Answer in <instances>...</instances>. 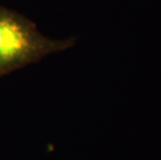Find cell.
Listing matches in <instances>:
<instances>
[{
	"instance_id": "6da1fadb",
	"label": "cell",
	"mask_w": 161,
	"mask_h": 160,
	"mask_svg": "<svg viewBox=\"0 0 161 160\" xmlns=\"http://www.w3.org/2000/svg\"><path fill=\"white\" fill-rule=\"evenodd\" d=\"M74 44V39L46 36L25 16L0 6V76L69 49Z\"/></svg>"
}]
</instances>
